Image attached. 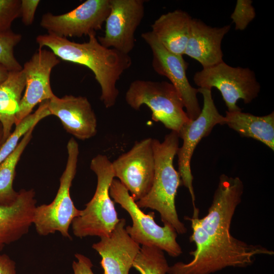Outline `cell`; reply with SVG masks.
Instances as JSON below:
<instances>
[{
    "label": "cell",
    "mask_w": 274,
    "mask_h": 274,
    "mask_svg": "<svg viewBox=\"0 0 274 274\" xmlns=\"http://www.w3.org/2000/svg\"><path fill=\"white\" fill-rule=\"evenodd\" d=\"M9 71L3 65L0 64V84L8 77Z\"/></svg>",
    "instance_id": "cell-31"
},
{
    "label": "cell",
    "mask_w": 274,
    "mask_h": 274,
    "mask_svg": "<svg viewBox=\"0 0 274 274\" xmlns=\"http://www.w3.org/2000/svg\"><path fill=\"white\" fill-rule=\"evenodd\" d=\"M193 81L199 88L219 90L230 112L242 111L237 100L250 103L258 96L261 88L251 69L231 66L224 61L197 72Z\"/></svg>",
    "instance_id": "cell-8"
},
{
    "label": "cell",
    "mask_w": 274,
    "mask_h": 274,
    "mask_svg": "<svg viewBox=\"0 0 274 274\" xmlns=\"http://www.w3.org/2000/svg\"><path fill=\"white\" fill-rule=\"evenodd\" d=\"M192 17L181 10L162 14L151 25V31L169 52L183 55L188 40Z\"/></svg>",
    "instance_id": "cell-19"
},
{
    "label": "cell",
    "mask_w": 274,
    "mask_h": 274,
    "mask_svg": "<svg viewBox=\"0 0 274 274\" xmlns=\"http://www.w3.org/2000/svg\"><path fill=\"white\" fill-rule=\"evenodd\" d=\"M88 36V41L81 43L49 33L38 35L36 40L39 48L46 47L59 58L89 68L100 87V100L106 108H110L114 106L119 95L117 81L130 67L131 58L129 54L101 45L96 32Z\"/></svg>",
    "instance_id": "cell-2"
},
{
    "label": "cell",
    "mask_w": 274,
    "mask_h": 274,
    "mask_svg": "<svg viewBox=\"0 0 274 274\" xmlns=\"http://www.w3.org/2000/svg\"><path fill=\"white\" fill-rule=\"evenodd\" d=\"M198 91L203 97V107L198 117L184 124L178 133L183 140V144L177 153L178 172L183 185L189 192L193 208L195 207V196L190 165L194 151L201 139L210 134L214 126L225 124L224 116L219 113L214 104L211 89L198 88Z\"/></svg>",
    "instance_id": "cell-9"
},
{
    "label": "cell",
    "mask_w": 274,
    "mask_h": 274,
    "mask_svg": "<svg viewBox=\"0 0 274 274\" xmlns=\"http://www.w3.org/2000/svg\"><path fill=\"white\" fill-rule=\"evenodd\" d=\"M48 109L51 115L60 120L64 129L77 139L85 140L96 134V117L86 97L55 95L48 100Z\"/></svg>",
    "instance_id": "cell-16"
},
{
    "label": "cell",
    "mask_w": 274,
    "mask_h": 274,
    "mask_svg": "<svg viewBox=\"0 0 274 274\" xmlns=\"http://www.w3.org/2000/svg\"><path fill=\"white\" fill-rule=\"evenodd\" d=\"M77 261L72 264L74 274H94L92 270L93 264L90 259L79 253L75 255Z\"/></svg>",
    "instance_id": "cell-29"
},
{
    "label": "cell",
    "mask_w": 274,
    "mask_h": 274,
    "mask_svg": "<svg viewBox=\"0 0 274 274\" xmlns=\"http://www.w3.org/2000/svg\"><path fill=\"white\" fill-rule=\"evenodd\" d=\"M59 58L51 50L39 49L24 64L25 87L16 116L15 126L31 113L39 104L50 100L55 94L50 84L52 69L59 64Z\"/></svg>",
    "instance_id": "cell-14"
},
{
    "label": "cell",
    "mask_w": 274,
    "mask_h": 274,
    "mask_svg": "<svg viewBox=\"0 0 274 274\" xmlns=\"http://www.w3.org/2000/svg\"><path fill=\"white\" fill-rule=\"evenodd\" d=\"M169 266L164 251L153 246H142L132 265L140 274H166Z\"/></svg>",
    "instance_id": "cell-24"
},
{
    "label": "cell",
    "mask_w": 274,
    "mask_h": 274,
    "mask_svg": "<svg viewBox=\"0 0 274 274\" xmlns=\"http://www.w3.org/2000/svg\"><path fill=\"white\" fill-rule=\"evenodd\" d=\"M144 0H110V13L106 20L103 36H98L100 44L125 54L135 45V32L144 16Z\"/></svg>",
    "instance_id": "cell-13"
},
{
    "label": "cell",
    "mask_w": 274,
    "mask_h": 274,
    "mask_svg": "<svg viewBox=\"0 0 274 274\" xmlns=\"http://www.w3.org/2000/svg\"><path fill=\"white\" fill-rule=\"evenodd\" d=\"M0 274H16L15 263L6 254L0 255Z\"/></svg>",
    "instance_id": "cell-30"
},
{
    "label": "cell",
    "mask_w": 274,
    "mask_h": 274,
    "mask_svg": "<svg viewBox=\"0 0 274 274\" xmlns=\"http://www.w3.org/2000/svg\"><path fill=\"white\" fill-rule=\"evenodd\" d=\"M127 104L139 110L147 106L152 112V119L161 122L171 131L179 132L190 120L184 110L182 99L175 87L166 81L136 80L129 86L125 96Z\"/></svg>",
    "instance_id": "cell-6"
},
{
    "label": "cell",
    "mask_w": 274,
    "mask_h": 274,
    "mask_svg": "<svg viewBox=\"0 0 274 274\" xmlns=\"http://www.w3.org/2000/svg\"><path fill=\"white\" fill-rule=\"evenodd\" d=\"M179 139L178 133L171 131L162 142L152 139L155 162L153 184L147 194L136 203L140 208L157 211L163 224L171 226L177 233L183 234L187 229L179 220L175 205L176 196L181 180L179 173L173 164L179 148Z\"/></svg>",
    "instance_id": "cell-3"
},
{
    "label": "cell",
    "mask_w": 274,
    "mask_h": 274,
    "mask_svg": "<svg viewBox=\"0 0 274 274\" xmlns=\"http://www.w3.org/2000/svg\"><path fill=\"white\" fill-rule=\"evenodd\" d=\"M21 0H0V31L11 29L13 22L20 16Z\"/></svg>",
    "instance_id": "cell-27"
},
{
    "label": "cell",
    "mask_w": 274,
    "mask_h": 274,
    "mask_svg": "<svg viewBox=\"0 0 274 274\" xmlns=\"http://www.w3.org/2000/svg\"><path fill=\"white\" fill-rule=\"evenodd\" d=\"M35 127L30 129L22 138L13 152L0 164V205H9L17 198L18 192L13 188L17 165L30 142Z\"/></svg>",
    "instance_id": "cell-22"
},
{
    "label": "cell",
    "mask_w": 274,
    "mask_h": 274,
    "mask_svg": "<svg viewBox=\"0 0 274 274\" xmlns=\"http://www.w3.org/2000/svg\"><path fill=\"white\" fill-rule=\"evenodd\" d=\"M115 177L125 186L136 202L150 191L154 176L152 139L135 142L128 152L112 162Z\"/></svg>",
    "instance_id": "cell-10"
},
{
    "label": "cell",
    "mask_w": 274,
    "mask_h": 274,
    "mask_svg": "<svg viewBox=\"0 0 274 274\" xmlns=\"http://www.w3.org/2000/svg\"><path fill=\"white\" fill-rule=\"evenodd\" d=\"M90 168L97 176L95 192L72 223L74 234L80 238L108 236L120 220L109 192L115 177L112 162L107 156L98 154L91 160Z\"/></svg>",
    "instance_id": "cell-4"
},
{
    "label": "cell",
    "mask_w": 274,
    "mask_h": 274,
    "mask_svg": "<svg viewBox=\"0 0 274 274\" xmlns=\"http://www.w3.org/2000/svg\"><path fill=\"white\" fill-rule=\"evenodd\" d=\"M225 124L241 136L260 141L274 150V112L255 116L241 111L226 112Z\"/></svg>",
    "instance_id": "cell-20"
},
{
    "label": "cell",
    "mask_w": 274,
    "mask_h": 274,
    "mask_svg": "<svg viewBox=\"0 0 274 274\" xmlns=\"http://www.w3.org/2000/svg\"><path fill=\"white\" fill-rule=\"evenodd\" d=\"M50 115L48 100H46L40 104L34 113L15 125L14 131L0 148V164L13 152L22 138L30 129L35 127L40 121Z\"/></svg>",
    "instance_id": "cell-23"
},
{
    "label": "cell",
    "mask_w": 274,
    "mask_h": 274,
    "mask_svg": "<svg viewBox=\"0 0 274 274\" xmlns=\"http://www.w3.org/2000/svg\"><path fill=\"white\" fill-rule=\"evenodd\" d=\"M251 0H237L230 18L236 30H245L256 16Z\"/></svg>",
    "instance_id": "cell-26"
},
{
    "label": "cell",
    "mask_w": 274,
    "mask_h": 274,
    "mask_svg": "<svg viewBox=\"0 0 274 274\" xmlns=\"http://www.w3.org/2000/svg\"><path fill=\"white\" fill-rule=\"evenodd\" d=\"M126 220H120L108 236L92 245L101 256L103 274H129L141 247L127 232Z\"/></svg>",
    "instance_id": "cell-15"
},
{
    "label": "cell",
    "mask_w": 274,
    "mask_h": 274,
    "mask_svg": "<svg viewBox=\"0 0 274 274\" xmlns=\"http://www.w3.org/2000/svg\"><path fill=\"white\" fill-rule=\"evenodd\" d=\"M110 10V0H87L66 13L43 14L40 25L48 33L60 37L88 36L101 29Z\"/></svg>",
    "instance_id": "cell-11"
},
{
    "label": "cell",
    "mask_w": 274,
    "mask_h": 274,
    "mask_svg": "<svg viewBox=\"0 0 274 274\" xmlns=\"http://www.w3.org/2000/svg\"><path fill=\"white\" fill-rule=\"evenodd\" d=\"M25 87V77L22 70L9 72L7 78L0 84V123L5 141L15 124L16 114Z\"/></svg>",
    "instance_id": "cell-21"
},
{
    "label": "cell",
    "mask_w": 274,
    "mask_h": 274,
    "mask_svg": "<svg viewBox=\"0 0 274 274\" xmlns=\"http://www.w3.org/2000/svg\"><path fill=\"white\" fill-rule=\"evenodd\" d=\"M40 2L39 0H21L20 17L25 26L32 24Z\"/></svg>",
    "instance_id": "cell-28"
},
{
    "label": "cell",
    "mask_w": 274,
    "mask_h": 274,
    "mask_svg": "<svg viewBox=\"0 0 274 274\" xmlns=\"http://www.w3.org/2000/svg\"><path fill=\"white\" fill-rule=\"evenodd\" d=\"M244 184L238 177L222 174L219 177L208 213L199 217L193 208L190 242L195 249L190 252L192 260L169 266L168 274H212L225 268H244L252 265L255 257L272 256L273 251L260 245L249 244L233 237L230 232L232 218L242 201Z\"/></svg>",
    "instance_id": "cell-1"
},
{
    "label": "cell",
    "mask_w": 274,
    "mask_h": 274,
    "mask_svg": "<svg viewBox=\"0 0 274 274\" xmlns=\"http://www.w3.org/2000/svg\"><path fill=\"white\" fill-rule=\"evenodd\" d=\"M33 189H21L11 204L0 205V251L26 234L37 207Z\"/></svg>",
    "instance_id": "cell-18"
},
{
    "label": "cell",
    "mask_w": 274,
    "mask_h": 274,
    "mask_svg": "<svg viewBox=\"0 0 274 274\" xmlns=\"http://www.w3.org/2000/svg\"><path fill=\"white\" fill-rule=\"evenodd\" d=\"M230 27V25L212 27L199 19L192 18L184 55L198 61L203 68L224 61L221 43Z\"/></svg>",
    "instance_id": "cell-17"
},
{
    "label": "cell",
    "mask_w": 274,
    "mask_h": 274,
    "mask_svg": "<svg viewBox=\"0 0 274 274\" xmlns=\"http://www.w3.org/2000/svg\"><path fill=\"white\" fill-rule=\"evenodd\" d=\"M5 142L4 139V132H3V128L2 127V125L1 123H0V148L3 144V143Z\"/></svg>",
    "instance_id": "cell-32"
},
{
    "label": "cell",
    "mask_w": 274,
    "mask_h": 274,
    "mask_svg": "<svg viewBox=\"0 0 274 274\" xmlns=\"http://www.w3.org/2000/svg\"><path fill=\"white\" fill-rule=\"evenodd\" d=\"M67 159L64 170L60 178L59 187L53 200L49 204L37 206L33 224L39 235L46 236L56 232L71 238L69 228L81 210L77 209L70 195V188L77 167L79 146L72 138L66 146Z\"/></svg>",
    "instance_id": "cell-5"
},
{
    "label": "cell",
    "mask_w": 274,
    "mask_h": 274,
    "mask_svg": "<svg viewBox=\"0 0 274 274\" xmlns=\"http://www.w3.org/2000/svg\"><path fill=\"white\" fill-rule=\"evenodd\" d=\"M141 37L151 50L153 70L170 81L180 94L189 119L194 120L201 109L197 97L198 89L191 85L187 77L188 63L183 55L166 49L151 31L143 33Z\"/></svg>",
    "instance_id": "cell-12"
},
{
    "label": "cell",
    "mask_w": 274,
    "mask_h": 274,
    "mask_svg": "<svg viewBox=\"0 0 274 274\" xmlns=\"http://www.w3.org/2000/svg\"><path fill=\"white\" fill-rule=\"evenodd\" d=\"M21 39V35L14 32L11 29L0 31V64L9 72L22 70V66L14 53V48Z\"/></svg>",
    "instance_id": "cell-25"
},
{
    "label": "cell",
    "mask_w": 274,
    "mask_h": 274,
    "mask_svg": "<svg viewBox=\"0 0 274 274\" xmlns=\"http://www.w3.org/2000/svg\"><path fill=\"white\" fill-rule=\"evenodd\" d=\"M109 192L114 201L129 214L132 225L126 226L125 229L135 242L142 246L157 247L173 257L182 253L177 241V233L175 229L167 224L163 226L158 225L154 220L153 212L144 213L119 180H113Z\"/></svg>",
    "instance_id": "cell-7"
}]
</instances>
